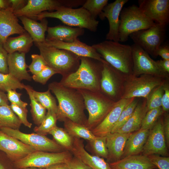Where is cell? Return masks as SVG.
<instances>
[{
	"label": "cell",
	"mask_w": 169,
	"mask_h": 169,
	"mask_svg": "<svg viewBox=\"0 0 169 169\" xmlns=\"http://www.w3.org/2000/svg\"><path fill=\"white\" fill-rule=\"evenodd\" d=\"M48 89L55 95L58 101L56 114L57 120L63 121L68 119L86 126L87 119L84 111V99L77 90L64 87L56 81L49 84Z\"/></svg>",
	"instance_id": "1"
},
{
	"label": "cell",
	"mask_w": 169,
	"mask_h": 169,
	"mask_svg": "<svg viewBox=\"0 0 169 169\" xmlns=\"http://www.w3.org/2000/svg\"><path fill=\"white\" fill-rule=\"evenodd\" d=\"M103 63L90 58L81 57L77 69L62 77L59 83L64 87L76 90L100 91V80Z\"/></svg>",
	"instance_id": "2"
},
{
	"label": "cell",
	"mask_w": 169,
	"mask_h": 169,
	"mask_svg": "<svg viewBox=\"0 0 169 169\" xmlns=\"http://www.w3.org/2000/svg\"><path fill=\"white\" fill-rule=\"evenodd\" d=\"M92 46L114 68L125 75L132 74L133 62L131 46L107 40Z\"/></svg>",
	"instance_id": "3"
},
{
	"label": "cell",
	"mask_w": 169,
	"mask_h": 169,
	"mask_svg": "<svg viewBox=\"0 0 169 169\" xmlns=\"http://www.w3.org/2000/svg\"><path fill=\"white\" fill-rule=\"evenodd\" d=\"M47 65L62 77L75 72L80 63V57L67 50L43 43H34Z\"/></svg>",
	"instance_id": "4"
},
{
	"label": "cell",
	"mask_w": 169,
	"mask_h": 169,
	"mask_svg": "<svg viewBox=\"0 0 169 169\" xmlns=\"http://www.w3.org/2000/svg\"><path fill=\"white\" fill-rule=\"evenodd\" d=\"M48 18L59 19L67 26L86 29L92 32L97 31L99 23L82 7L77 8L62 7L55 11L43 12L35 18L40 21Z\"/></svg>",
	"instance_id": "5"
},
{
	"label": "cell",
	"mask_w": 169,
	"mask_h": 169,
	"mask_svg": "<svg viewBox=\"0 0 169 169\" xmlns=\"http://www.w3.org/2000/svg\"><path fill=\"white\" fill-rule=\"evenodd\" d=\"M77 90L82 96L85 108L88 112L86 126L90 130L92 129L103 120L116 102L109 98L101 91Z\"/></svg>",
	"instance_id": "6"
},
{
	"label": "cell",
	"mask_w": 169,
	"mask_h": 169,
	"mask_svg": "<svg viewBox=\"0 0 169 169\" xmlns=\"http://www.w3.org/2000/svg\"><path fill=\"white\" fill-rule=\"evenodd\" d=\"M119 41L126 42L131 33L148 29L156 23L147 17L138 6L133 5L122 9L120 15Z\"/></svg>",
	"instance_id": "7"
},
{
	"label": "cell",
	"mask_w": 169,
	"mask_h": 169,
	"mask_svg": "<svg viewBox=\"0 0 169 169\" xmlns=\"http://www.w3.org/2000/svg\"><path fill=\"white\" fill-rule=\"evenodd\" d=\"M166 79L148 74L139 77L125 75L121 99L143 97L146 99L154 89L163 84Z\"/></svg>",
	"instance_id": "8"
},
{
	"label": "cell",
	"mask_w": 169,
	"mask_h": 169,
	"mask_svg": "<svg viewBox=\"0 0 169 169\" xmlns=\"http://www.w3.org/2000/svg\"><path fill=\"white\" fill-rule=\"evenodd\" d=\"M165 25L156 23L150 28L131 34L129 37L134 44L154 58L163 41L166 34Z\"/></svg>",
	"instance_id": "9"
},
{
	"label": "cell",
	"mask_w": 169,
	"mask_h": 169,
	"mask_svg": "<svg viewBox=\"0 0 169 169\" xmlns=\"http://www.w3.org/2000/svg\"><path fill=\"white\" fill-rule=\"evenodd\" d=\"M72 156L68 151L51 153L36 151L15 161V165L20 169L29 167L46 168L53 164L66 163Z\"/></svg>",
	"instance_id": "10"
},
{
	"label": "cell",
	"mask_w": 169,
	"mask_h": 169,
	"mask_svg": "<svg viewBox=\"0 0 169 169\" xmlns=\"http://www.w3.org/2000/svg\"><path fill=\"white\" fill-rule=\"evenodd\" d=\"M125 76L107 62L104 63L101 71L100 91L112 100H119L123 94Z\"/></svg>",
	"instance_id": "11"
},
{
	"label": "cell",
	"mask_w": 169,
	"mask_h": 169,
	"mask_svg": "<svg viewBox=\"0 0 169 169\" xmlns=\"http://www.w3.org/2000/svg\"><path fill=\"white\" fill-rule=\"evenodd\" d=\"M131 47L133 62V75L139 76L143 74H148L168 79L169 74L162 69L157 61L152 59L148 53L135 44Z\"/></svg>",
	"instance_id": "12"
},
{
	"label": "cell",
	"mask_w": 169,
	"mask_h": 169,
	"mask_svg": "<svg viewBox=\"0 0 169 169\" xmlns=\"http://www.w3.org/2000/svg\"><path fill=\"white\" fill-rule=\"evenodd\" d=\"M1 131L24 143L34 148L37 151L58 152L66 150L55 141L44 135L37 133L26 134L19 130L3 127Z\"/></svg>",
	"instance_id": "13"
},
{
	"label": "cell",
	"mask_w": 169,
	"mask_h": 169,
	"mask_svg": "<svg viewBox=\"0 0 169 169\" xmlns=\"http://www.w3.org/2000/svg\"><path fill=\"white\" fill-rule=\"evenodd\" d=\"M82 5L80 0H28L26 5L22 9L14 12L18 18L24 16L36 18L44 11L56 10L59 8H73Z\"/></svg>",
	"instance_id": "14"
},
{
	"label": "cell",
	"mask_w": 169,
	"mask_h": 169,
	"mask_svg": "<svg viewBox=\"0 0 169 169\" xmlns=\"http://www.w3.org/2000/svg\"><path fill=\"white\" fill-rule=\"evenodd\" d=\"M160 117L149 130L142 152L143 155L157 154L164 156H167L168 155L163 131V120Z\"/></svg>",
	"instance_id": "15"
},
{
	"label": "cell",
	"mask_w": 169,
	"mask_h": 169,
	"mask_svg": "<svg viewBox=\"0 0 169 169\" xmlns=\"http://www.w3.org/2000/svg\"><path fill=\"white\" fill-rule=\"evenodd\" d=\"M128 1V0H116L108 4L99 15L101 20L107 18L108 21L109 28L106 35L107 40L119 41L120 15L123 6Z\"/></svg>",
	"instance_id": "16"
},
{
	"label": "cell",
	"mask_w": 169,
	"mask_h": 169,
	"mask_svg": "<svg viewBox=\"0 0 169 169\" xmlns=\"http://www.w3.org/2000/svg\"><path fill=\"white\" fill-rule=\"evenodd\" d=\"M138 7L155 23L166 26L169 22V0H139Z\"/></svg>",
	"instance_id": "17"
},
{
	"label": "cell",
	"mask_w": 169,
	"mask_h": 169,
	"mask_svg": "<svg viewBox=\"0 0 169 169\" xmlns=\"http://www.w3.org/2000/svg\"><path fill=\"white\" fill-rule=\"evenodd\" d=\"M0 150L15 161L37 151L32 146L0 131Z\"/></svg>",
	"instance_id": "18"
},
{
	"label": "cell",
	"mask_w": 169,
	"mask_h": 169,
	"mask_svg": "<svg viewBox=\"0 0 169 169\" xmlns=\"http://www.w3.org/2000/svg\"><path fill=\"white\" fill-rule=\"evenodd\" d=\"M135 98H121L116 102L103 120L91 130L93 134L96 136L105 137L111 133L123 109Z\"/></svg>",
	"instance_id": "19"
},
{
	"label": "cell",
	"mask_w": 169,
	"mask_h": 169,
	"mask_svg": "<svg viewBox=\"0 0 169 169\" xmlns=\"http://www.w3.org/2000/svg\"><path fill=\"white\" fill-rule=\"evenodd\" d=\"M44 43L58 49L69 51L80 57L90 58L103 63L106 62L92 46L81 42L78 38L71 42L45 40Z\"/></svg>",
	"instance_id": "20"
},
{
	"label": "cell",
	"mask_w": 169,
	"mask_h": 169,
	"mask_svg": "<svg viewBox=\"0 0 169 169\" xmlns=\"http://www.w3.org/2000/svg\"><path fill=\"white\" fill-rule=\"evenodd\" d=\"M26 31L19 23L17 17L11 7L0 11V44H3L12 35L21 34Z\"/></svg>",
	"instance_id": "21"
},
{
	"label": "cell",
	"mask_w": 169,
	"mask_h": 169,
	"mask_svg": "<svg viewBox=\"0 0 169 169\" xmlns=\"http://www.w3.org/2000/svg\"><path fill=\"white\" fill-rule=\"evenodd\" d=\"M70 152L92 169H112L109 163L103 158L88 152L84 148L83 141L80 138H74L73 146Z\"/></svg>",
	"instance_id": "22"
},
{
	"label": "cell",
	"mask_w": 169,
	"mask_h": 169,
	"mask_svg": "<svg viewBox=\"0 0 169 169\" xmlns=\"http://www.w3.org/2000/svg\"><path fill=\"white\" fill-rule=\"evenodd\" d=\"M131 133L115 132L110 133L105 136L109 163L121 159L126 141Z\"/></svg>",
	"instance_id": "23"
},
{
	"label": "cell",
	"mask_w": 169,
	"mask_h": 169,
	"mask_svg": "<svg viewBox=\"0 0 169 169\" xmlns=\"http://www.w3.org/2000/svg\"><path fill=\"white\" fill-rule=\"evenodd\" d=\"M46 40H59L71 42L78 39L84 33V29L79 27H72L65 25L48 27Z\"/></svg>",
	"instance_id": "24"
},
{
	"label": "cell",
	"mask_w": 169,
	"mask_h": 169,
	"mask_svg": "<svg viewBox=\"0 0 169 169\" xmlns=\"http://www.w3.org/2000/svg\"><path fill=\"white\" fill-rule=\"evenodd\" d=\"M8 73L21 81H30L32 77L27 70L28 65L25 61V54L16 52L8 54Z\"/></svg>",
	"instance_id": "25"
},
{
	"label": "cell",
	"mask_w": 169,
	"mask_h": 169,
	"mask_svg": "<svg viewBox=\"0 0 169 169\" xmlns=\"http://www.w3.org/2000/svg\"><path fill=\"white\" fill-rule=\"evenodd\" d=\"M109 164L112 169H155L156 168L151 162L148 156L143 155L129 156Z\"/></svg>",
	"instance_id": "26"
},
{
	"label": "cell",
	"mask_w": 169,
	"mask_h": 169,
	"mask_svg": "<svg viewBox=\"0 0 169 169\" xmlns=\"http://www.w3.org/2000/svg\"><path fill=\"white\" fill-rule=\"evenodd\" d=\"M23 25V28L32 38L34 43H43L46 40L45 33L48 28L46 18L38 22L34 19L24 16L18 18Z\"/></svg>",
	"instance_id": "27"
},
{
	"label": "cell",
	"mask_w": 169,
	"mask_h": 169,
	"mask_svg": "<svg viewBox=\"0 0 169 169\" xmlns=\"http://www.w3.org/2000/svg\"><path fill=\"white\" fill-rule=\"evenodd\" d=\"M149 133V130L141 129L132 133L126 141L121 159L142 152Z\"/></svg>",
	"instance_id": "28"
},
{
	"label": "cell",
	"mask_w": 169,
	"mask_h": 169,
	"mask_svg": "<svg viewBox=\"0 0 169 169\" xmlns=\"http://www.w3.org/2000/svg\"><path fill=\"white\" fill-rule=\"evenodd\" d=\"M33 41L26 31L16 37H9L3 44V47L8 54L17 52L26 54L29 52Z\"/></svg>",
	"instance_id": "29"
},
{
	"label": "cell",
	"mask_w": 169,
	"mask_h": 169,
	"mask_svg": "<svg viewBox=\"0 0 169 169\" xmlns=\"http://www.w3.org/2000/svg\"><path fill=\"white\" fill-rule=\"evenodd\" d=\"M147 110L146 100L139 101L133 114L125 123L117 131L121 133H131L141 128L143 119Z\"/></svg>",
	"instance_id": "30"
},
{
	"label": "cell",
	"mask_w": 169,
	"mask_h": 169,
	"mask_svg": "<svg viewBox=\"0 0 169 169\" xmlns=\"http://www.w3.org/2000/svg\"><path fill=\"white\" fill-rule=\"evenodd\" d=\"M64 129L73 138H83L90 141L95 136L86 125L74 122L69 119L64 121Z\"/></svg>",
	"instance_id": "31"
},
{
	"label": "cell",
	"mask_w": 169,
	"mask_h": 169,
	"mask_svg": "<svg viewBox=\"0 0 169 169\" xmlns=\"http://www.w3.org/2000/svg\"><path fill=\"white\" fill-rule=\"evenodd\" d=\"M21 124L10 105L0 106V129L6 127L19 130Z\"/></svg>",
	"instance_id": "32"
},
{
	"label": "cell",
	"mask_w": 169,
	"mask_h": 169,
	"mask_svg": "<svg viewBox=\"0 0 169 169\" xmlns=\"http://www.w3.org/2000/svg\"><path fill=\"white\" fill-rule=\"evenodd\" d=\"M32 89L30 86L25 85L24 89L28 95L30 101V111L33 120L35 124L38 126L46 115V109L35 99L32 94Z\"/></svg>",
	"instance_id": "33"
},
{
	"label": "cell",
	"mask_w": 169,
	"mask_h": 169,
	"mask_svg": "<svg viewBox=\"0 0 169 169\" xmlns=\"http://www.w3.org/2000/svg\"><path fill=\"white\" fill-rule=\"evenodd\" d=\"M32 94L36 100L45 108L47 111H51L56 114L58 105L55 98L48 90L43 92H40L32 89Z\"/></svg>",
	"instance_id": "34"
},
{
	"label": "cell",
	"mask_w": 169,
	"mask_h": 169,
	"mask_svg": "<svg viewBox=\"0 0 169 169\" xmlns=\"http://www.w3.org/2000/svg\"><path fill=\"white\" fill-rule=\"evenodd\" d=\"M55 141L66 151H70L73 146L74 138L64 129L55 127L49 133Z\"/></svg>",
	"instance_id": "35"
},
{
	"label": "cell",
	"mask_w": 169,
	"mask_h": 169,
	"mask_svg": "<svg viewBox=\"0 0 169 169\" xmlns=\"http://www.w3.org/2000/svg\"><path fill=\"white\" fill-rule=\"evenodd\" d=\"M57 120L56 113L51 111H48L41 124L34 128L37 133L44 135L49 134L50 131L56 126Z\"/></svg>",
	"instance_id": "36"
},
{
	"label": "cell",
	"mask_w": 169,
	"mask_h": 169,
	"mask_svg": "<svg viewBox=\"0 0 169 169\" xmlns=\"http://www.w3.org/2000/svg\"><path fill=\"white\" fill-rule=\"evenodd\" d=\"M25 85L9 74L0 73V90L3 92L9 90H21L24 89Z\"/></svg>",
	"instance_id": "37"
},
{
	"label": "cell",
	"mask_w": 169,
	"mask_h": 169,
	"mask_svg": "<svg viewBox=\"0 0 169 169\" xmlns=\"http://www.w3.org/2000/svg\"><path fill=\"white\" fill-rule=\"evenodd\" d=\"M163 93V84L156 87L152 90L146 99L147 111L161 107Z\"/></svg>",
	"instance_id": "38"
},
{
	"label": "cell",
	"mask_w": 169,
	"mask_h": 169,
	"mask_svg": "<svg viewBox=\"0 0 169 169\" xmlns=\"http://www.w3.org/2000/svg\"><path fill=\"white\" fill-rule=\"evenodd\" d=\"M139 101V100L135 98L124 108L111 133L117 131L125 123L133 114Z\"/></svg>",
	"instance_id": "39"
},
{
	"label": "cell",
	"mask_w": 169,
	"mask_h": 169,
	"mask_svg": "<svg viewBox=\"0 0 169 169\" xmlns=\"http://www.w3.org/2000/svg\"><path fill=\"white\" fill-rule=\"evenodd\" d=\"M164 112L161 107L148 110L143 119L140 129L150 130Z\"/></svg>",
	"instance_id": "40"
},
{
	"label": "cell",
	"mask_w": 169,
	"mask_h": 169,
	"mask_svg": "<svg viewBox=\"0 0 169 169\" xmlns=\"http://www.w3.org/2000/svg\"><path fill=\"white\" fill-rule=\"evenodd\" d=\"M108 0H86L82 7L87 10L91 16L96 19L108 4Z\"/></svg>",
	"instance_id": "41"
},
{
	"label": "cell",
	"mask_w": 169,
	"mask_h": 169,
	"mask_svg": "<svg viewBox=\"0 0 169 169\" xmlns=\"http://www.w3.org/2000/svg\"><path fill=\"white\" fill-rule=\"evenodd\" d=\"M88 141L96 155L107 159L108 158V152L106 145L105 136H96L93 139Z\"/></svg>",
	"instance_id": "42"
},
{
	"label": "cell",
	"mask_w": 169,
	"mask_h": 169,
	"mask_svg": "<svg viewBox=\"0 0 169 169\" xmlns=\"http://www.w3.org/2000/svg\"><path fill=\"white\" fill-rule=\"evenodd\" d=\"M32 59L31 64L28 66L29 70L33 75L41 71L47 65V63L41 54H33L31 55Z\"/></svg>",
	"instance_id": "43"
},
{
	"label": "cell",
	"mask_w": 169,
	"mask_h": 169,
	"mask_svg": "<svg viewBox=\"0 0 169 169\" xmlns=\"http://www.w3.org/2000/svg\"><path fill=\"white\" fill-rule=\"evenodd\" d=\"M56 74L57 72L47 65L40 72L33 75L32 79L36 82L44 85L53 75Z\"/></svg>",
	"instance_id": "44"
},
{
	"label": "cell",
	"mask_w": 169,
	"mask_h": 169,
	"mask_svg": "<svg viewBox=\"0 0 169 169\" xmlns=\"http://www.w3.org/2000/svg\"><path fill=\"white\" fill-rule=\"evenodd\" d=\"M10 105L13 111L19 119L21 124L28 128H31L32 124L28 120V110L27 108L22 107L13 103H11Z\"/></svg>",
	"instance_id": "45"
},
{
	"label": "cell",
	"mask_w": 169,
	"mask_h": 169,
	"mask_svg": "<svg viewBox=\"0 0 169 169\" xmlns=\"http://www.w3.org/2000/svg\"><path fill=\"white\" fill-rule=\"evenodd\" d=\"M150 160L158 169H169V157L157 154L147 156Z\"/></svg>",
	"instance_id": "46"
},
{
	"label": "cell",
	"mask_w": 169,
	"mask_h": 169,
	"mask_svg": "<svg viewBox=\"0 0 169 169\" xmlns=\"http://www.w3.org/2000/svg\"><path fill=\"white\" fill-rule=\"evenodd\" d=\"M7 92L8 100L11 103L14 104L22 107L26 108L28 104L21 100V93L17 92L16 90H9Z\"/></svg>",
	"instance_id": "47"
},
{
	"label": "cell",
	"mask_w": 169,
	"mask_h": 169,
	"mask_svg": "<svg viewBox=\"0 0 169 169\" xmlns=\"http://www.w3.org/2000/svg\"><path fill=\"white\" fill-rule=\"evenodd\" d=\"M8 53L4 49L3 44H0V73L8 74Z\"/></svg>",
	"instance_id": "48"
},
{
	"label": "cell",
	"mask_w": 169,
	"mask_h": 169,
	"mask_svg": "<svg viewBox=\"0 0 169 169\" xmlns=\"http://www.w3.org/2000/svg\"><path fill=\"white\" fill-rule=\"evenodd\" d=\"M168 79H166L163 84L164 93L161 107L164 112H167L169 110V84Z\"/></svg>",
	"instance_id": "49"
},
{
	"label": "cell",
	"mask_w": 169,
	"mask_h": 169,
	"mask_svg": "<svg viewBox=\"0 0 169 169\" xmlns=\"http://www.w3.org/2000/svg\"><path fill=\"white\" fill-rule=\"evenodd\" d=\"M66 163L69 169H92L74 156H72Z\"/></svg>",
	"instance_id": "50"
},
{
	"label": "cell",
	"mask_w": 169,
	"mask_h": 169,
	"mask_svg": "<svg viewBox=\"0 0 169 169\" xmlns=\"http://www.w3.org/2000/svg\"><path fill=\"white\" fill-rule=\"evenodd\" d=\"M163 129L167 147L169 146V115L166 112L163 120Z\"/></svg>",
	"instance_id": "51"
},
{
	"label": "cell",
	"mask_w": 169,
	"mask_h": 169,
	"mask_svg": "<svg viewBox=\"0 0 169 169\" xmlns=\"http://www.w3.org/2000/svg\"><path fill=\"white\" fill-rule=\"evenodd\" d=\"M27 1L26 0H9L11 8L13 12L18 11L25 7Z\"/></svg>",
	"instance_id": "52"
},
{
	"label": "cell",
	"mask_w": 169,
	"mask_h": 169,
	"mask_svg": "<svg viewBox=\"0 0 169 169\" xmlns=\"http://www.w3.org/2000/svg\"><path fill=\"white\" fill-rule=\"evenodd\" d=\"M157 55L163 59L169 60V47L167 45H161L157 51Z\"/></svg>",
	"instance_id": "53"
},
{
	"label": "cell",
	"mask_w": 169,
	"mask_h": 169,
	"mask_svg": "<svg viewBox=\"0 0 169 169\" xmlns=\"http://www.w3.org/2000/svg\"><path fill=\"white\" fill-rule=\"evenodd\" d=\"M159 65L165 71L169 73V60H160L156 61Z\"/></svg>",
	"instance_id": "54"
},
{
	"label": "cell",
	"mask_w": 169,
	"mask_h": 169,
	"mask_svg": "<svg viewBox=\"0 0 169 169\" xmlns=\"http://www.w3.org/2000/svg\"><path fill=\"white\" fill-rule=\"evenodd\" d=\"M45 169H69L66 163H59L51 165Z\"/></svg>",
	"instance_id": "55"
},
{
	"label": "cell",
	"mask_w": 169,
	"mask_h": 169,
	"mask_svg": "<svg viewBox=\"0 0 169 169\" xmlns=\"http://www.w3.org/2000/svg\"><path fill=\"white\" fill-rule=\"evenodd\" d=\"M5 105H8L7 94L0 90V106Z\"/></svg>",
	"instance_id": "56"
},
{
	"label": "cell",
	"mask_w": 169,
	"mask_h": 169,
	"mask_svg": "<svg viewBox=\"0 0 169 169\" xmlns=\"http://www.w3.org/2000/svg\"><path fill=\"white\" fill-rule=\"evenodd\" d=\"M11 7L9 0H0V11L6 9Z\"/></svg>",
	"instance_id": "57"
},
{
	"label": "cell",
	"mask_w": 169,
	"mask_h": 169,
	"mask_svg": "<svg viewBox=\"0 0 169 169\" xmlns=\"http://www.w3.org/2000/svg\"><path fill=\"white\" fill-rule=\"evenodd\" d=\"M21 169H45L43 168H36V167H29L22 168Z\"/></svg>",
	"instance_id": "58"
},
{
	"label": "cell",
	"mask_w": 169,
	"mask_h": 169,
	"mask_svg": "<svg viewBox=\"0 0 169 169\" xmlns=\"http://www.w3.org/2000/svg\"><path fill=\"white\" fill-rule=\"evenodd\" d=\"M0 169H5L3 166L0 163Z\"/></svg>",
	"instance_id": "59"
}]
</instances>
